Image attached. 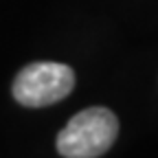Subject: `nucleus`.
Masks as SVG:
<instances>
[{
  "instance_id": "f257e3e1",
  "label": "nucleus",
  "mask_w": 158,
  "mask_h": 158,
  "mask_svg": "<svg viewBox=\"0 0 158 158\" xmlns=\"http://www.w3.org/2000/svg\"><path fill=\"white\" fill-rule=\"evenodd\" d=\"M118 134V121L108 108H86L77 112L57 134V152L66 158H97L106 154Z\"/></svg>"
},
{
  "instance_id": "f03ea898",
  "label": "nucleus",
  "mask_w": 158,
  "mask_h": 158,
  "mask_svg": "<svg viewBox=\"0 0 158 158\" xmlns=\"http://www.w3.org/2000/svg\"><path fill=\"white\" fill-rule=\"evenodd\" d=\"M75 88V73L59 62H33L18 73L13 97L27 108H44L62 101Z\"/></svg>"
}]
</instances>
